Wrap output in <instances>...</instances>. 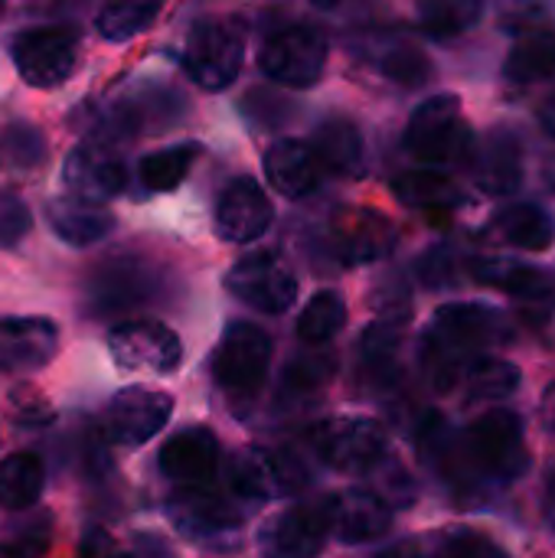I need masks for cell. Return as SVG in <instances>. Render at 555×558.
I'll return each mask as SVG.
<instances>
[{
	"label": "cell",
	"instance_id": "6da1fadb",
	"mask_svg": "<svg viewBox=\"0 0 555 558\" xmlns=\"http://www.w3.org/2000/svg\"><path fill=\"white\" fill-rule=\"evenodd\" d=\"M510 337L514 330L497 307L471 301L445 304L435 311L419 347L422 376L435 392H451L458 383L468 379L471 366L487 347L507 343Z\"/></svg>",
	"mask_w": 555,
	"mask_h": 558
},
{
	"label": "cell",
	"instance_id": "7a4b0ae2",
	"mask_svg": "<svg viewBox=\"0 0 555 558\" xmlns=\"http://www.w3.org/2000/svg\"><path fill=\"white\" fill-rule=\"evenodd\" d=\"M474 131L455 95L425 98L406 128V147L432 167H461L474 154Z\"/></svg>",
	"mask_w": 555,
	"mask_h": 558
},
{
	"label": "cell",
	"instance_id": "3957f363",
	"mask_svg": "<svg viewBox=\"0 0 555 558\" xmlns=\"http://www.w3.org/2000/svg\"><path fill=\"white\" fill-rule=\"evenodd\" d=\"M268 363H272V337L249 320H236L226 327L213 353V379L236 402H249L262 392Z\"/></svg>",
	"mask_w": 555,
	"mask_h": 558
},
{
	"label": "cell",
	"instance_id": "277c9868",
	"mask_svg": "<svg viewBox=\"0 0 555 558\" xmlns=\"http://www.w3.org/2000/svg\"><path fill=\"white\" fill-rule=\"evenodd\" d=\"M245 36L232 20H200L180 52L183 72L206 92H222L239 78Z\"/></svg>",
	"mask_w": 555,
	"mask_h": 558
},
{
	"label": "cell",
	"instance_id": "5b68a950",
	"mask_svg": "<svg viewBox=\"0 0 555 558\" xmlns=\"http://www.w3.org/2000/svg\"><path fill=\"white\" fill-rule=\"evenodd\" d=\"M307 481H311L307 464L285 448L249 445L229 461V487L236 497H242L249 504L291 497V494L304 490Z\"/></svg>",
	"mask_w": 555,
	"mask_h": 558
},
{
	"label": "cell",
	"instance_id": "8992f818",
	"mask_svg": "<svg viewBox=\"0 0 555 558\" xmlns=\"http://www.w3.org/2000/svg\"><path fill=\"white\" fill-rule=\"evenodd\" d=\"M10 56L29 88H56L79 65V36L65 26H33L10 39Z\"/></svg>",
	"mask_w": 555,
	"mask_h": 558
},
{
	"label": "cell",
	"instance_id": "52a82bcc",
	"mask_svg": "<svg viewBox=\"0 0 555 558\" xmlns=\"http://www.w3.org/2000/svg\"><path fill=\"white\" fill-rule=\"evenodd\" d=\"M262 72L288 88H311L321 82L327 65V36L314 26H285L262 43Z\"/></svg>",
	"mask_w": 555,
	"mask_h": 558
},
{
	"label": "cell",
	"instance_id": "ba28073f",
	"mask_svg": "<svg viewBox=\"0 0 555 558\" xmlns=\"http://www.w3.org/2000/svg\"><path fill=\"white\" fill-rule=\"evenodd\" d=\"M317 458L343 474H366L386 461V432L357 415H337L311 432Z\"/></svg>",
	"mask_w": 555,
	"mask_h": 558
},
{
	"label": "cell",
	"instance_id": "9c48e42d",
	"mask_svg": "<svg viewBox=\"0 0 555 558\" xmlns=\"http://www.w3.org/2000/svg\"><path fill=\"white\" fill-rule=\"evenodd\" d=\"M167 517L180 536H186L190 543H200V546L232 539L245 523V510L236 507L219 490H213L209 484L183 487L180 494H173L167 504Z\"/></svg>",
	"mask_w": 555,
	"mask_h": 558
},
{
	"label": "cell",
	"instance_id": "30bf717a",
	"mask_svg": "<svg viewBox=\"0 0 555 558\" xmlns=\"http://www.w3.org/2000/svg\"><path fill=\"white\" fill-rule=\"evenodd\" d=\"M226 288L236 301L262 314H285L298 298V278L275 252L239 258L226 275Z\"/></svg>",
	"mask_w": 555,
	"mask_h": 558
},
{
	"label": "cell",
	"instance_id": "8fae6325",
	"mask_svg": "<svg viewBox=\"0 0 555 558\" xmlns=\"http://www.w3.org/2000/svg\"><path fill=\"white\" fill-rule=\"evenodd\" d=\"M108 353L121 369L167 376L180 366V337L160 320H124L108 333Z\"/></svg>",
	"mask_w": 555,
	"mask_h": 558
},
{
	"label": "cell",
	"instance_id": "7c38bea8",
	"mask_svg": "<svg viewBox=\"0 0 555 558\" xmlns=\"http://www.w3.org/2000/svg\"><path fill=\"white\" fill-rule=\"evenodd\" d=\"M471 275L484 284L500 288L527 324L543 327L555 314V281L550 271L510 258H478L471 265Z\"/></svg>",
	"mask_w": 555,
	"mask_h": 558
},
{
	"label": "cell",
	"instance_id": "4fadbf2b",
	"mask_svg": "<svg viewBox=\"0 0 555 558\" xmlns=\"http://www.w3.org/2000/svg\"><path fill=\"white\" fill-rule=\"evenodd\" d=\"M330 526V504H298L275 513L258 530V553L265 558H317L324 553Z\"/></svg>",
	"mask_w": 555,
	"mask_h": 558
},
{
	"label": "cell",
	"instance_id": "5bb4252c",
	"mask_svg": "<svg viewBox=\"0 0 555 558\" xmlns=\"http://www.w3.org/2000/svg\"><path fill=\"white\" fill-rule=\"evenodd\" d=\"M324 245L343 265H366V262H376V258L389 255V248L396 245V229L376 209L340 206L327 219Z\"/></svg>",
	"mask_w": 555,
	"mask_h": 558
},
{
	"label": "cell",
	"instance_id": "9a60e30c",
	"mask_svg": "<svg viewBox=\"0 0 555 558\" xmlns=\"http://www.w3.org/2000/svg\"><path fill=\"white\" fill-rule=\"evenodd\" d=\"M170 412H173V399L167 392H157L147 386H128L108 402L101 415V432L111 445L141 448L157 432H164V425L170 422Z\"/></svg>",
	"mask_w": 555,
	"mask_h": 558
},
{
	"label": "cell",
	"instance_id": "2e32d148",
	"mask_svg": "<svg viewBox=\"0 0 555 558\" xmlns=\"http://www.w3.org/2000/svg\"><path fill=\"white\" fill-rule=\"evenodd\" d=\"M160 291V275L144 258H108L88 281V307L95 314H118L150 304Z\"/></svg>",
	"mask_w": 555,
	"mask_h": 558
},
{
	"label": "cell",
	"instance_id": "e0dca14e",
	"mask_svg": "<svg viewBox=\"0 0 555 558\" xmlns=\"http://www.w3.org/2000/svg\"><path fill=\"white\" fill-rule=\"evenodd\" d=\"M62 180L69 196L105 203L128 190V167L105 141H85L65 157Z\"/></svg>",
	"mask_w": 555,
	"mask_h": 558
},
{
	"label": "cell",
	"instance_id": "ac0fdd59",
	"mask_svg": "<svg viewBox=\"0 0 555 558\" xmlns=\"http://www.w3.org/2000/svg\"><path fill=\"white\" fill-rule=\"evenodd\" d=\"M213 222H216V235L222 242L245 245L268 232V226L275 222V209H272L265 190L252 177H239L219 193Z\"/></svg>",
	"mask_w": 555,
	"mask_h": 558
},
{
	"label": "cell",
	"instance_id": "d6986e66",
	"mask_svg": "<svg viewBox=\"0 0 555 558\" xmlns=\"http://www.w3.org/2000/svg\"><path fill=\"white\" fill-rule=\"evenodd\" d=\"M59 330L46 317H0V373L23 376L52 363Z\"/></svg>",
	"mask_w": 555,
	"mask_h": 558
},
{
	"label": "cell",
	"instance_id": "ffe728a7",
	"mask_svg": "<svg viewBox=\"0 0 555 558\" xmlns=\"http://www.w3.org/2000/svg\"><path fill=\"white\" fill-rule=\"evenodd\" d=\"M160 474L180 487H203L219 471V441L209 428H183L157 454Z\"/></svg>",
	"mask_w": 555,
	"mask_h": 558
},
{
	"label": "cell",
	"instance_id": "44dd1931",
	"mask_svg": "<svg viewBox=\"0 0 555 558\" xmlns=\"http://www.w3.org/2000/svg\"><path fill=\"white\" fill-rule=\"evenodd\" d=\"M474 183L491 196H510L523 183V144L514 131L494 128L471 154Z\"/></svg>",
	"mask_w": 555,
	"mask_h": 558
},
{
	"label": "cell",
	"instance_id": "7402d4cb",
	"mask_svg": "<svg viewBox=\"0 0 555 558\" xmlns=\"http://www.w3.org/2000/svg\"><path fill=\"white\" fill-rule=\"evenodd\" d=\"M330 504V526L337 533L340 543L347 546H363L373 543L379 536L389 533L393 526V510L383 497H376L373 490H343L327 497Z\"/></svg>",
	"mask_w": 555,
	"mask_h": 558
},
{
	"label": "cell",
	"instance_id": "603a6c76",
	"mask_svg": "<svg viewBox=\"0 0 555 558\" xmlns=\"http://www.w3.org/2000/svg\"><path fill=\"white\" fill-rule=\"evenodd\" d=\"M324 173H327V170H324V163H321L314 144H307V141L288 137V141L272 144L268 154H265V177H268V183H272L281 196H288V199H304V196H311V193L321 186Z\"/></svg>",
	"mask_w": 555,
	"mask_h": 558
},
{
	"label": "cell",
	"instance_id": "cb8c5ba5",
	"mask_svg": "<svg viewBox=\"0 0 555 558\" xmlns=\"http://www.w3.org/2000/svg\"><path fill=\"white\" fill-rule=\"evenodd\" d=\"M46 222L65 245H75V248H88V245L101 242L105 235H111V229H114V216L108 209H101L92 199H79V196L49 199Z\"/></svg>",
	"mask_w": 555,
	"mask_h": 558
},
{
	"label": "cell",
	"instance_id": "d4e9b609",
	"mask_svg": "<svg viewBox=\"0 0 555 558\" xmlns=\"http://www.w3.org/2000/svg\"><path fill=\"white\" fill-rule=\"evenodd\" d=\"M314 150L324 163L327 173L337 177H357L363 173V160H366V147H363V134L350 118H327L317 124L314 131Z\"/></svg>",
	"mask_w": 555,
	"mask_h": 558
},
{
	"label": "cell",
	"instance_id": "484cf974",
	"mask_svg": "<svg viewBox=\"0 0 555 558\" xmlns=\"http://www.w3.org/2000/svg\"><path fill=\"white\" fill-rule=\"evenodd\" d=\"M402 327L396 320H379L366 327L360 340V379L370 389H389L399 379Z\"/></svg>",
	"mask_w": 555,
	"mask_h": 558
},
{
	"label": "cell",
	"instance_id": "4316f807",
	"mask_svg": "<svg viewBox=\"0 0 555 558\" xmlns=\"http://www.w3.org/2000/svg\"><path fill=\"white\" fill-rule=\"evenodd\" d=\"M491 229L500 242L523 252H546L555 242V216L540 203H517L494 216Z\"/></svg>",
	"mask_w": 555,
	"mask_h": 558
},
{
	"label": "cell",
	"instance_id": "83f0119b",
	"mask_svg": "<svg viewBox=\"0 0 555 558\" xmlns=\"http://www.w3.org/2000/svg\"><path fill=\"white\" fill-rule=\"evenodd\" d=\"M393 193L399 203L419 213H451L464 203L461 186L438 170H406L393 180Z\"/></svg>",
	"mask_w": 555,
	"mask_h": 558
},
{
	"label": "cell",
	"instance_id": "f1b7e54d",
	"mask_svg": "<svg viewBox=\"0 0 555 558\" xmlns=\"http://www.w3.org/2000/svg\"><path fill=\"white\" fill-rule=\"evenodd\" d=\"M46 468L33 451H16L0 461V507L10 513L29 510L43 497Z\"/></svg>",
	"mask_w": 555,
	"mask_h": 558
},
{
	"label": "cell",
	"instance_id": "f546056e",
	"mask_svg": "<svg viewBox=\"0 0 555 558\" xmlns=\"http://www.w3.org/2000/svg\"><path fill=\"white\" fill-rule=\"evenodd\" d=\"M504 78L514 85H533L555 78V29L523 33L504 62Z\"/></svg>",
	"mask_w": 555,
	"mask_h": 558
},
{
	"label": "cell",
	"instance_id": "4dcf8cb0",
	"mask_svg": "<svg viewBox=\"0 0 555 558\" xmlns=\"http://www.w3.org/2000/svg\"><path fill=\"white\" fill-rule=\"evenodd\" d=\"M200 154H203V147L196 141L173 144V147H160V150L147 154L137 163V180L150 193H170V190H177L186 180V173L193 170V163H196Z\"/></svg>",
	"mask_w": 555,
	"mask_h": 558
},
{
	"label": "cell",
	"instance_id": "1f68e13d",
	"mask_svg": "<svg viewBox=\"0 0 555 558\" xmlns=\"http://www.w3.org/2000/svg\"><path fill=\"white\" fill-rule=\"evenodd\" d=\"M164 10V0H105V7L95 16V26L101 39L108 43H128L141 36Z\"/></svg>",
	"mask_w": 555,
	"mask_h": 558
},
{
	"label": "cell",
	"instance_id": "d6a6232c",
	"mask_svg": "<svg viewBox=\"0 0 555 558\" xmlns=\"http://www.w3.org/2000/svg\"><path fill=\"white\" fill-rule=\"evenodd\" d=\"M487 0H415V16L429 36L448 39L468 33L484 16Z\"/></svg>",
	"mask_w": 555,
	"mask_h": 558
},
{
	"label": "cell",
	"instance_id": "836d02e7",
	"mask_svg": "<svg viewBox=\"0 0 555 558\" xmlns=\"http://www.w3.org/2000/svg\"><path fill=\"white\" fill-rule=\"evenodd\" d=\"M347 324V304L337 291H317L298 317V340L307 347L330 343Z\"/></svg>",
	"mask_w": 555,
	"mask_h": 558
},
{
	"label": "cell",
	"instance_id": "e575fe53",
	"mask_svg": "<svg viewBox=\"0 0 555 558\" xmlns=\"http://www.w3.org/2000/svg\"><path fill=\"white\" fill-rule=\"evenodd\" d=\"M520 383H523L520 369L497 356H481L464 379L471 402H504L520 389Z\"/></svg>",
	"mask_w": 555,
	"mask_h": 558
},
{
	"label": "cell",
	"instance_id": "d590c367",
	"mask_svg": "<svg viewBox=\"0 0 555 558\" xmlns=\"http://www.w3.org/2000/svg\"><path fill=\"white\" fill-rule=\"evenodd\" d=\"M379 69H383L386 78H393V82H399V85H406V88H419V85H425L429 75H432L429 56H425L422 49L409 46V43H393V46H386L383 56H379Z\"/></svg>",
	"mask_w": 555,
	"mask_h": 558
},
{
	"label": "cell",
	"instance_id": "8d00e7d4",
	"mask_svg": "<svg viewBox=\"0 0 555 558\" xmlns=\"http://www.w3.org/2000/svg\"><path fill=\"white\" fill-rule=\"evenodd\" d=\"M334 369H337V360L330 353H301L285 366L281 389L291 396H307V392L327 386Z\"/></svg>",
	"mask_w": 555,
	"mask_h": 558
},
{
	"label": "cell",
	"instance_id": "74e56055",
	"mask_svg": "<svg viewBox=\"0 0 555 558\" xmlns=\"http://www.w3.org/2000/svg\"><path fill=\"white\" fill-rule=\"evenodd\" d=\"M0 154L10 167L29 170L46 160V137L33 124H10L0 137Z\"/></svg>",
	"mask_w": 555,
	"mask_h": 558
},
{
	"label": "cell",
	"instance_id": "f35d334b",
	"mask_svg": "<svg viewBox=\"0 0 555 558\" xmlns=\"http://www.w3.org/2000/svg\"><path fill=\"white\" fill-rule=\"evenodd\" d=\"M497 16L507 29L536 33L555 23V0H500Z\"/></svg>",
	"mask_w": 555,
	"mask_h": 558
},
{
	"label": "cell",
	"instance_id": "ab89813d",
	"mask_svg": "<svg viewBox=\"0 0 555 558\" xmlns=\"http://www.w3.org/2000/svg\"><path fill=\"white\" fill-rule=\"evenodd\" d=\"M435 558H514L500 543L474 530H455L438 539Z\"/></svg>",
	"mask_w": 555,
	"mask_h": 558
},
{
	"label": "cell",
	"instance_id": "60d3db41",
	"mask_svg": "<svg viewBox=\"0 0 555 558\" xmlns=\"http://www.w3.org/2000/svg\"><path fill=\"white\" fill-rule=\"evenodd\" d=\"M33 229L29 206L13 190H0V248H16Z\"/></svg>",
	"mask_w": 555,
	"mask_h": 558
},
{
	"label": "cell",
	"instance_id": "b9f144b4",
	"mask_svg": "<svg viewBox=\"0 0 555 558\" xmlns=\"http://www.w3.org/2000/svg\"><path fill=\"white\" fill-rule=\"evenodd\" d=\"M458 268H461V258H458V252L448 248V245L432 248V252L419 262L422 281H425L429 288H435V291L445 288V284H455V281H458Z\"/></svg>",
	"mask_w": 555,
	"mask_h": 558
},
{
	"label": "cell",
	"instance_id": "7bdbcfd3",
	"mask_svg": "<svg viewBox=\"0 0 555 558\" xmlns=\"http://www.w3.org/2000/svg\"><path fill=\"white\" fill-rule=\"evenodd\" d=\"M49 546V533L43 523H36L33 530H23L20 536H10L0 543V558H39Z\"/></svg>",
	"mask_w": 555,
	"mask_h": 558
},
{
	"label": "cell",
	"instance_id": "ee69618b",
	"mask_svg": "<svg viewBox=\"0 0 555 558\" xmlns=\"http://www.w3.org/2000/svg\"><path fill=\"white\" fill-rule=\"evenodd\" d=\"M75 558H131L108 530H88L79 543V556Z\"/></svg>",
	"mask_w": 555,
	"mask_h": 558
},
{
	"label": "cell",
	"instance_id": "f6af8a7d",
	"mask_svg": "<svg viewBox=\"0 0 555 558\" xmlns=\"http://www.w3.org/2000/svg\"><path fill=\"white\" fill-rule=\"evenodd\" d=\"M141 553H144V558H173L164 543H157V539H150V536H147V539L141 536Z\"/></svg>",
	"mask_w": 555,
	"mask_h": 558
},
{
	"label": "cell",
	"instance_id": "bcb514c9",
	"mask_svg": "<svg viewBox=\"0 0 555 558\" xmlns=\"http://www.w3.org/2000/svg\"><path fill=\"white\" fill-rule=\"evenodd\" d=\"M379 558H425V556H422V553H419L415 546H409V543H406V546H396V549L383 553Z\"/></svg>",
	"mask_w": 555,
	"mask_h": 558
},
{
	"label": "cell",
	"instance_id": "7dc6e473",
	"mask_svg": "<svg viewBox=\"0 0 555 558\" xmlns=\"http://www.w3.org/2000/svg\"><path fill=\"white\" fill-rule=\"evenodd\" d=\"M543 418H546V425L555 432V386H550V392H546V402H543Z\"/></svg>",
	"mask_w": 555,
	"mask_h": 558
},
{
	"label": "cell",
	"instance_id": "c3c4849f",
	"mask_svg": "<svg viewBox=\"0 0 555 558\" xmlns=\"http://www.w3.org/2000/svg\"><path fill=\"white\" fill-rule=\"evenodd\" d=\"M546 517L555 526V471L550 474V484H546Z\"/></svg>",
	"mask_w": 555,
	"mask_h": 558
},
{
	"label": "cell",
	"instance_id": "681fc988",
	"mask_svg": "<svg viewBox=\"0 0 555 558\" xmlns=\"http://www.w3.org/2000/svg\"><path fill=\"white\" fill-rule=\"evenodd\" d=\"M543 124H546V131L555 137V95L543 105Z\"/></svg>",
	"mask_w": 555,
	"mask_h": 558
},
{
	"label": "cell",
	"instance_id": "f907efd6",
	"mask_svg": "<svg viewBox=\"0 0 555 558\" xmlns=\"http://www.w3.org/2000/svg\"><path fill=\"white\" fill-rule=\"evenodd\" d=\"M311 3H314L317 10H334V7H340L343 0H311Z\"/></svg>",
	"mask_w": 555,
	"mask_h": 558
},
{
	"label": "cell",
	"instance_id": "816d5d0a",
	"mask_svg": "<svg viewBox=\"0 0 555 558\" xmlns=\"http://www.w3.org/2000/svg\"><path fill=\"white\" fill-rule=\"evenodd\" d=\"M0 13H3V0H0Z\"/></svg>",
	"mask_w": 555,
	"mask_h": 558
}]
</instances>
